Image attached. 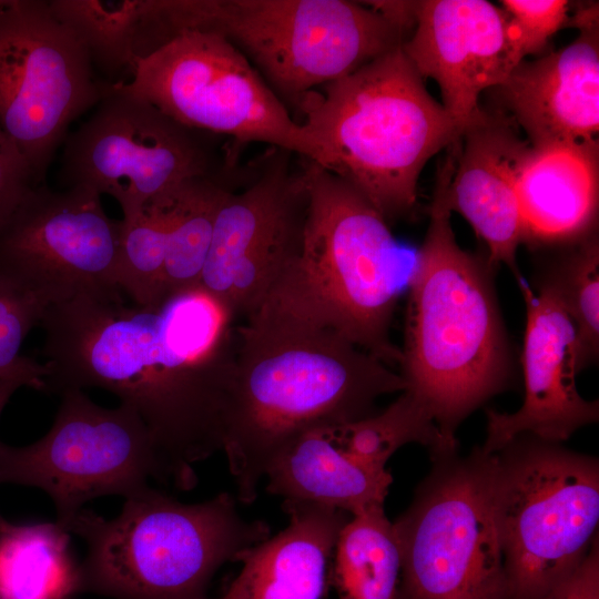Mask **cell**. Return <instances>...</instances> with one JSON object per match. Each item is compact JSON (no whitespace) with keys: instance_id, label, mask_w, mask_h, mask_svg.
I'll return each instance as SVG.
<instances>
[{"instance_id":"6da1fadb","label":"cell","mask_w":599,"mask_h":599,"mask_svg":"<svg viewBox=\"0 0 599 599\" xmlns=\"http://www.w3.org/2000/svg\"><path fill=\"white\" fill-rule=\"evenodd\" d=\"M123 297L80 295L47 308L45 392L114 394L146 426L170 483L192 489L194 465L223 447L234 321L200 287L153 305Z\"/></svg>"},{"instance_id":"7a4b0ae2","label":"cell","mask_w":599,"mask_h":599,"mask_svg":"<svg viewBox=\"0 0 599 599\" xmlns=\"http://www.w3.org/2000/svg\"><path fill=\"white\" fill-rule=\"evenodd\" d=\"M400 373L281 288L235 326L222 451L237 499L250 504L275 455L302 434L372 415L404 392Z\"/></svg>"},{"instance_id":"3957f363","label":"cell","mask_w":599,"mask_h":599,"mask_svg":"<svg viewBox=\"0 0 599 599\" xmlns=\"http://www.w3.org/2000/svg\"><path fill=\"white\" fill-rule=\"evenodd\" d=\"M447 169L436 180L425 240L415 254L402 376L441 434L459 424L512 377V356L487 260L463 250L445 200Z\"/></svg>"},{"instance_id":"277c9868","label":"cell","mask_w":599,"mask_h":599,"mask_svg":"<svg viewBox=\"0 0 599 599\" xmlns=\"http://www.w3.org/2000/svg\"><path fill=\"white\" fill-rule=\"evenodd\" d=\"M322 88L301 106L315 164L352 185L387 222L408 214L424 166L460 140L461 128L402 45Z\"/></svg>"},{"instance_id":"5b68a950","label":"cell","mask_w":599,"mask_h":599,"mask_svg":"<svg viewBox=\"0 0 599 599\" xmlns=\"http://www.w3.org/2000/svg\"><path fill=\"white\" fill-rule=\"evenodd\" d=\"M62 526L87 544L81 592L113 599H207L215 572L270 537L227 493L183 504L151 486L112 519L83 508Z\"/></svg>"},{"instance_id":"8992f818","label":"cell","mask_w":599,"mask_h":599,"mask_svg":"<svg viewBox=\"0 0 599 599\" xmlns=\"http://www.w3.org/2000/svg\"><path fill=\"white\" fill-rule=\"evenodd\" d=\"M304 166L309 204L303 250L275 287L382 362L400 365L389 327L415 255L357 190L311 161Z\"/></svg>"},{"instance_id":"52a82bcc","label":"cell","mask_w":599,"mask_h":599,"mask_svg":"<svg viewBox=\"0 0 599 599\" xmlns=\"http://www.w3.org/2000/svg\"><path fill=\"white\" fill-rule=\"evenodd\" d=\"M174 31H211L236 47L273 92L302 106L316 87L400 47L405 33L365 2L167 0ZM286 105V104H285Z\"/></svg>"},{"instance_id":"ba28073f","label":"cell","mask_w":599,"mask_h":599,"mask_svg":"<svg viewBox=\"0 0 599 599\" xmlns=\"http://www.w3.org/2000/svg\"><path fill=\"white\" fill-rule=\"evenodd\" d=\"M493 500L508 599H538L582 564L598 538V460L518 436L493 454Z\"/></svg>"},{"instance_id":"9c48e42d","label":"cell","mask_w":599,"mask_h":599,"mask_svg":"<svg viewBox=\"0 0 599 599\" xmlns=\"http://www.w3.org/2000/svg\"><path fill=\"white\" fill-rule=\"evenodd\" d=\"M395 522L397 599H508L493 500V454L436 459Z\"/></svg>"},{"instance_id":"30bf717a","label":"cell","mask_w":599,"mask_h":599,"mask_svg":"<svg viewBox=\"0 0 599 599\" xmlns=\"http://www.w3.org/2000/svg\"><path fill=\"white\" fill-rule=\"evenodd\" d=\"M122 87L175 121L234 141L262 142L316 162L305 128L223 35L184 31L141 60Z\"/></svg>"},{"instance_id":"8fae6325","label":"cell","mask_w":599,"mask_h":599,"mask_svg":"<svg viewBox=\"0 0 599 599\" xmlns=\"http://www.w3.org/2000/svg\"><path fill=\"white\" fill-rule=\"evenodd\" d=\"M50 430L27 446L0 443V484L43 490L61 525L103 496L128 498L170 483L150 432L136 412L123 404L102 407L81 389L60 394Z\"/></svg>"},{"instance_id":"7c38bea8","label":"cell","mask_w":599,"mask_h":599,"mask_svg":"<svg viewBox=\"0 0 599 599\" xmlns=\"http://www.w3.org/2000/svg\"><path fill=\"white\" fill-rule=\"evenodd\" d=\"M122 84L108 85L89 118L62 144L58 182L112 196L130 221L181 182L219 174L211 138Z\"/></svg>"},{"instance_id":"4fadbf2b","label":"cell","mask_w":599,"mask_h":599,"mask_svg":"<svg viewBox=\"0 0 599 599\" xmlns=\"http://www.w3.org/2000/svg\"><path fill=\"white\" fill-rule=\"evenodd\" d=\"M108 85L49 1L8 0L0 8V129L39 185L70 125Z\"/></svg>"},{"instance_id":"5bb4252c","label":"cell","mask_w":599,"mask_h":599,"mask_svg":"<svg viewBox=\"0 0 599 599\" xmlns=\"http://www.w3.org/2000/svg\"><path fill=\"white\" fill-rule=\"evenodd\" d=\"M121 238L122 220L108 216L101 195L40 184L0 224V278L45 308L80 295L122 293Z\"/></svg>"},{"instance_id":"9a60e30c","label":"cell","mask_w":599,"mask_h":599,"mask_svg":"<svg viewBox=\"0 0 599 599\" xmlns=\"http://www.w3.org/2000/svg\"><path fill=\"white\" fill-rule=\"evenodd\" d=\"M272 148L252 182L221 207L199 286L235 321L254 312L297 263L309 191L305 166Z\"/></svg>"},{"instance_id":"2e32d148","label":"cell","mask_w":599,"mask_h":599,"mask_svg":"<svg viewBox=\"0 0 599 599\" xmlns=\"http://www.w3.org/2000/svg\"><path fill=\"white\" fill-rule=\"evenodd\" d=\"M463 132L484 114L480 94L501 85L526 55L506 12L486 0L418 1L412 35L402 44Z\"/></svg>"},{"instance_id":"e0dca14e","label":"cell","mask_w":599,"mask_h":599,"mask_svg":"<svg viewBox=\"0 0 599 599\" xmlns=\"http://www.w3.org/2000/svg\"><path fill=\"white\" fill-rule=\"evenodd\" d=\"M526 304L521 353L525 395L515 413L487 410V436L480 449L494 454L521 435L560 444L577 429L598 422V400L578 392L580 370L575 325L550 284L538 292L518 282Z\"/></svg>"},{"instance_id":"ac0fdd59","label":"cell","mask_w":599,"mask_h":599,"mask_svg":"<svg viewBox=\"0 0 599 599\" xmlns=\"http://www.w3.org/2000/svg\"><path fill=\"white\" fill-rule=\"evenodd\" d=\"M458 144L445 183L447 207L463 215L486 244L489 265L508 266L519 282L516 256L525 226L517 176L529 143L509 115L485 111Z\"/></svg>"},{"instance_id":"d6986e66","label":"cell","mask_w":599,"mask_h":599,"mask_svg":"<svg viewBox=\"0 0 599 599\" xmlns=\"http://www.w3.org/2000/svg\"><path fill=\"white\" fill-rule=\"evenodd\" d=\"M598 27L579 30L565 48L522 60L498 87L509 116L530 145L598 142Z\"/></svg>"},{"instance_id":"ffe728a7","label":"cell","mask_w":599,"mask_h":599,"mask_svg":"<svg viewBox=\"0 0 599 599\" xmlns=\"http://www.w3.org/2000/svg\"><path fill=\"white\" fill-rule=\"evenodd\" d=\"M287 526L236 557L242 568L220 599H323L341 529L351 515L284 500Z\"/></svg>"},{"instance_id":"44dd1931","label":"cell","mask_w":599,"mask_h":599,"mask_svg":"<svg viewBox=\"0 0 599 599\" xmlns=\"http://www.w3.org/2000/svg\"><path fill=\"white\" fill-rule=\"evenodd\" d=\"M517 194L525 242L564 244L590 235L598 216V142L529 144L518 170Z\"/></svg>"},{"instance_id":"7402d4cb","label":"cell","mask_w":599,"mask_h":599,"mask_svg":"<svg viewBox=\"0 0 599 599\" xmlns=\"http://www.w3.org/2000/svg\"><path fill=\"white\" fill-rule=\"evenodd\" d=\"M266 489L284 500L314 502L351 516L384 507L392 475L342 451L327 427L308 430L284 446L268 464Z\"/></svg>"},{"instance_id":"603a6c76","label":"cell","mask_w":599,"mask_h":599,"mask_svg":"<svg viewBox=\"0 0 599 599\" xmlns=\"http://www.w3.org/2000/svg\"><path fill=\"white\" fill-rule=\"evenodd\" d=\"M49 6L105 84L129 82L151 53L150 0H49Z\"/></svg>"},{"instance_id":"cb8c5ba5","label":"cell","mask_w":599,"mask_h":599,"mask_svg":"<svg viewBox=\"0 0 599 599\" xmlns=\"http://www.w3.org/2000/svg\"><path fill=\"white\" fill-rule=\"evenodd\" d=\"M81 592L70 532L58 521L0 530V599H69Z\"/></svg>"},{"instance_id":"d4e9b609","label":"cell","mask_w":599,"mask_h":599,"mask_svg":"<svg viewBox=\"0 0 599 599\" xmlns=\"http://www.w3.org/2000/svg\"><path fill=\"white\" fill-rule=\"evenodd\" d=\"M232 192L219 173L187 179L159 195L167 220L164 298L199 286L217 214Z\"/></svg>"},{"instance_id":"484cf974","label":"cell","mask_w":599,"mask_h":599,"mask_svg":"<svg viewBox=\"0 0 599 599\" xmlns=\"http://www.w3.org/2000/svg\"><path fill=\"white\" fill-rule=\"evenodd\" d=\"M331 567L329 580L339 599H397L400 551L384 507L351 516L339 531Z\"/></svg>"},{"instance_id":"4316f807","label":"cell","mask_w":599,"mask_h":599,"mask_svg":"<svg viewBox=\"0 0 599 599\" xmlns=\"http://www.w3.org/2000/svg\"><path fill=\"white\" fill-rule=\"evenodd\" d=\"M333 443L363 465L385 470L402 446L417 443L428 447L433 459L456 454L457 440L446 438L426 407L408 390L378 414L327 426Z\"/></svg>"},{"instance_id":"83f0119b","label":"cell","mask_w":599,"mask_h":599,"mask_svg":"<svg viewBox=\"0 0 599 599\" xmlns=\"http://www.w3.org/2000/svg\"><path fill=\"white\" fill-rule=\"evenodd\" d=\"M552 286L572 321L579 367L597 361L599 353V243L593 233L558 258L542 277Z\"/></svg>"},{"instance_id":"f1b7e54d","label":"cell","mask_w":599,"mask_h":599,"mask_svg":"<svg viewBox=\"0 0 599 599\" xmlns=\"http://www.w3.org/2000/svg\"><path fill=\"white\" fill-rule=\"evenodd\" d=\"M166 232V213L160 196L132 220H122L116 277L120 290L132 303L153 305L164 298Z\"/></svg>"},{"instance_id":"f546056e","label":"cell","mask_w":599,"mask_h":599,"mask_svg":"<svg viewBox=\"0 0 599 599\" xmlns=\"http://www.w3.org/2000/svg\"><path fill=\"white\" fill-rule=\"evenodd\" d=\"M45 307L0 278V379H19L45 392L47 367L21 354L30 331L40 325Z\"/></svg>"},{"instance_id":"4dcf8cb0","label":"cell","mask_w":599,"mask_h":599,"mask_svg":"<svg viewBox=\"0 0 599 599\" xmlns=\"http://www.w3.org/2000/svg\"><path fill=\"white\" fill-rule=\"evenodd\" d=\"M570 7L566 0L500 1V8L516 29L526 57L540 52L556 32L567 28Z\"/></svg>"},{"instance_id":"1f68e13d","label":"cell","mask_w":599,"mask_h":599,"mask_svg":"<svg viewBox=\"0 0 599 599\" xmlns=\"http://www.w3.org/2000/svg\"><path fill=\"white\" fill-rule=\"evenodd\" d=\"M37 185L28 162L0 129V224Z\"/></svg>"},{"instance_id":"d6a6232c","label":"cell","mask_w":599,"mask_h":599,"mask_svg":"<svg viewBox=\"0 0 599 599\" xmlns=\"http://www.w3.org/2000/svg\"><path fill=\"white\" fill-rule=\"evenodd\" d=\"M538 599H599L598 538L582 564L567 579Z\"/></svg>"},{"instance_id":"836d02e7","label":"cell","mask_w":599,"mask_h":599,"mask_svg":"<svg viewBox=\"0 0 599 599\" xmlns=\"http://www.w3.org/2000/svg\"><path fill=\"white\" fill-rule=\"evenodd\" d=\"M23 386H26L24 383L19 379H0V418L12 395ZM8 525L9 521L0 514V530Z\"/></svg>"},{"instance_id":"e575fe53","label":"cell","mask_w":599,"mask_h":599,"mask_svg":"<svg viewBox=\"0 0 599 599\" xmlns=\"http://www.w3.org/2000/svg\"><path fill=\"white\" fill-rule=\"evenodd\" d=\"M8 0H0V8H2L6 3H7Z\"/></svg>"}]
</instances>
